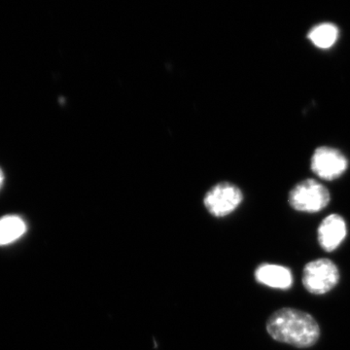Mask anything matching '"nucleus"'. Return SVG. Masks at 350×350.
<instances>
[{"instance_id": "3", "label": "nucleus", "mask_w": 350, "mask_h": 350, "mask_svg": "<svg viewBox=\"0 0 350 350\" xmlns=\"http://www.w3.org/2000/svg\"><path fill=\"white\" fill-rule=\"evenodd\" d=\"M340 280V271L331 260L317 259L306 264L303 284L310 293L323 295L331 291Z\"/></svg>"}, {"instance_id": "9", "label": "nucleus", "mask_w": 350, "mask_h": 350, "mask_svg": "<svg viewBox=\"0 0 350 350\" xmlns=\"http://www.w3.org/2000/svg\"><path fill=\"white\" fill-rule=\"evenodd\" d=\"M340 31L336 25L323 23L313 27L308 34V38L313 45L320 49H329L337 42Z\"/></svg>"}, {"instance_id": "5", "label": "nucleus", "mask_w": 350, "mask_h": 350, "mask_svg": "<svg viewBox=\"0 0 350 350\" xmlns=\"http://www.w3.org/2000/svg\"><path fill=\"white\" fill-rule=\"evenodd\" d=\"M312 172L320 178L334 180L347 172L349 161L340 150L332 147H319L312 158Z\"/></svg>"}, {"instance_id": "7", "label": "nucleus", "mask_w": 350, "mask_h": 350, "mask_svg": "<svg viewBox=\"0 0 350 350\" xmlns=\"http://www.w3.org/2000/svg\"><path fill=\"white\" fill-rule=\"evenodd\" d=\"M258 282L275 289H288L293 283L290 269L278 265L262 264L255 271Z\"/></svg>"}, {"instance_id": "8", "label": "nucleus", "mask_w": 350, "mask_h": 350, "mask_svg": "<svg viewBox=\"0 0 350 350\" xmlns=\"http://www.w3.org/2000/svg\"><path fill=\"white\" fill-rule=\"evenodd\" d=\"M27 232V224L17 215L0 218V246L8 245L22 238Z\"/></svg>"}, {"instance_id": "6", "label": "nucleus", "mask_w": 350, "mask_h": 350, "mask_svg": "<svg viewBox=\"0 0 350 350\" xmlns=\"http://www.w3.org/2000/svg\"><path fill=\"white\" fill-rule=\"evenodd\" d=\"M347 224L345 219L338 214L327 216L319 228L320 246L327 252L337 250L347 237Z\"/></svg>"}, {"instance_id": "4", "label": "nucleus", "mask_w": 350, "mask_h": 350, "mask_svg": "<svg viewBox=\"0 0 350 350\" xmlns=\"http://www.w3.org/2000/svg\"><path fill=\"white\" fill-rule=\"evenodd\" d=\"M243 200V192L238 186L224 182L214 186L206 193L204 204L211 215L225 217L234 213Z\"/></svg>"}, {"instance_id": "10", "label": "nucleus", "mask_w": 350, "mask_h": 350, "mask_svg": "<svg viewBox=\"0 0 350 350\" xmlns=\"http://www.w3.org/2000/svg\"><path fill=\"white\" fill-rule=\"evenodd\" d=\"M4 181V175L3 172H2L1 169H0V189L2 187V184H3Z\"/></svg>"}, {"instance_id": "2", "label": "nucleus", "mask_w": 350, "mask_h": 350, "mask_svg": "<svg viewBox=\"0 0 350 350\" xmlns=\"http://www.w3.org/2000/svg\"><path fill=\"white\" fill-rule=\"evenodd\" d=\"M330 200L328 189L313 179L301 181L289 194L290 206L301 213H319L328 206Z\"/></svg>"}, {"instance_id": "1", "label": "nucleus", "mask_w": 350, "mask_h": 350, "mask_svg": "<svg viewBox=\"0 0 350 350\" xmlns=\"http://www.w3.org/2000/svg\"><path fill=\"white\" fill-rule=\"evenodd\" d=\"M267 331L273 340L299 349L312 347L320 337V328L312 315L296 308H284L271 315Z\"/></svg>"}]
</instances>
